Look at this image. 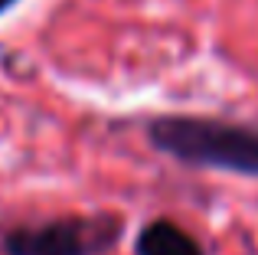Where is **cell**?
<instances>
[{"mask_svg": "<svg viewBox=\"0 0 258 255\" xmlns=\"http://www.w3.org/2000/svg\"><path fill=\"white\" fill-rule=\"evenodd\" d=\"M147 138L180 164L258 177V128L200 115H164L147 124Z\"/></svg>", "mask_w": 258, "mask_h": 255, "instance_id": "obj_1", "label": "cell"}, {"mask_svg": "<svg viewBox=\"0 0 258 255\" xmlns=\"http://www.w3.org/2000/svg\"><path fill=\"white\" fill-rule=\"evenodd\" d=\"M134 255H206V249L173 219H151L134 239Z\"/></svg>", "mask_w": 258, "mask_h": 255, "instance_id": "obj_3", "label": "cell"}, {"mask_svg": "<svg viewBox=\"0 0 258 255\" xmlns=\"http://www.w3.org/2000/svg\"><path fill=\"white\" fill-rule=\"evenodd\" d=\"M13 4H17V0H0V13H7V10H10Z\"/></svg>", "mask_w": 258, "mask_h": 255, "instance_id": "obj_4", "label": "cell"}, {"mask_svg": "<svg viewBox=\"0 0 258 255\" xmlns=\"http://www.w3.org/2000/svg\"><path fill=\"white\" fill-rule=\"evenodd\" d=\"M124 236V219L114 213H76L39 226H13L0 236L4 255H105Z\"/></svg>", "mask_w": 258, "mask_h": 255, "instance_id": "obj_2", "label": "cell"}]
</instances>
